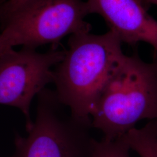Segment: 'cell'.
Returning <instances> with one entry per match:
<instances>
[{"mask_svg":"<svg viewBox=\"0 0 157 157\" xmlns=\"http://www.w3.org/2000/svg\"><path fill=\"white\" fill-rule=\"evenodd\" d=\"M118 36L109 31L70 36L63 59L53 70L59 101L74 117L90 120L101 92L126 56Z\"/></svg>","mask_w":157,"mask_h":157,"instance_id":"1","label":"cell"},{"mask_svg":"<svg viewBox=\"0 0 157 157\" xmlns=\"http://www.w3.org/2000/svg\"><path fill=\"white\" fill-rule=\"evenodd\" d=\"M103 139L124 137L143 120L157 121V63L126 56L101 92L91 115Z\"/></svg>","mask_w":157,"mask_h":157,"instance_id":"2","label":"cell"},{"mask_svg":"<svg viewBox=\"0 0 157 157\" xmlns=\"http://www.w3.org/2000/svg\"><path fill=\"white\" fill-rule=\"evenodd\" d=\"M37 97L36 119L26 136L16 135L11 157H94L91 121L63 111L54 91L45 88Z\"/></svg>","mask_w":157,"mask_h":157,"instance_id":"3","label":"cell"},{"mask_svg":"<svg viewBox=\"0 0 157 157\" xmlns=\"http://www.w3.org/2000/svg\"><path fill=\"white\" fill-rule=\"evenodd\" d=\"M89 14L86 1L29 0L1 21L0 33L8 48L56 45L67 35L89 33Z\"/></svg>","mask_w":157,"mask_h":157,"instance_id":"4","label":"cell"},{"mask_svg":"<svg viewBox=\"0 0 157 157\" xmlns=\"http://www.w3.org/2000/svg\"><path fill=\"white\" fill-rule=\"evenodd\" d=\"M66 50L54 49L45 53L36 49L13 48L0 56V104L15 107L24 114L28 129L33 123L30 107L34 97L53 83L52 67L63 59Z\"/></svg>","mask_w":157,"mask_h":157,"instance_id":"5","label":"cell"},{"mask_svg":"<svg viewBox=\"0 0 157 157\" xmlns=\"http://www.w3.org/2000/svg\"><path fill=\"white\" fill-rule=\"evenodd\" d=\"M90 13L100 15L122 43H146L157 51V21L140 0H87Z\"/></svg>","mask_w":157,"mask_h":157,"instance_id":"6","label":"cell"},{"mask_svg":"<svg viewBox=\"0 0 157 157\" xmlns=\"http://www.w3.org/2000/svg\"><path fill=\"white\" fill-rule=\"evenodd\" d=\"M124 138L140 157H157V121L131 130Z\"/></svg>","mask_w":157,"mask_h":157,"instance_id":"7","label":"cell"},{"mask_svg":"<svg viewBox=\"0 0 157 157\" xmlns=\"http://www.w3.org/2000/svg\"><path fill=\"white\" fill-rule=\"evenodd\" d=\"M130 150L124 136L113 140L102 138L97 141L94 157H130Z\"/></svg>","mask_w":157,"mask_h":157,"instance_id":"8","label":"cell"},{"mask_svg":"<svg viewBox=\"0 0 157 157\" xmlns=\"http://www.w3.org/2000/svg\"><path fill=\"white\" fill-rule=\"evenodd\" d=\"M29 0H6L0 6V22Z\"/></svg>","mask_w":157,"mask_h":157,"instance_id":"9","label":"cell"},{"mask_svg":"<svg viewBox=\"0 0 157 157\" xmlns=\"http://www.w3.org/2000/svg\"><path fill=\"white\" fill-rule=\"evenodd\" d=\"M10 48H8L6 45V43L4 41V40L2 39L1 33H0V56L1 54H2L4 51H6V50H8Z\"/></svg>","mask_w":157,"mask_h":157,"instance_id":"10","label":"cell"},{"mask_svg":"<svg viewBox=\"0 0 157 157\" xmlns=\"http://www.w3.org/2000/svg\"><path fill=\"white\" fill-rule=\"evenodd\" d=\"M140 1L147 8H148L150 5H151V0H140Z\"/></svg>","mask_w":157,"mask_h":157,"instance_id":"11","label":"cell"},{"mask_svg":"<svg viewBox=\"0 0 157 157\" xmlns=\"http://www.w3.org/2000/svg\"><path fill=\"white\" fill-rule=\"evenodd\" d=\"M157 63V51H155L154 52V61Z\"/></svg>","mask_w":157,"mask_h":157,"instance_id":"12","label":"cell"},{"mask_svg":"<svg viewBox=\"0 0 157 157\" xmlns=\"http://www.w3.org/2000/svg\"><path fill=\"white\" fill-rule=\"evenodd\" d=\"M151 4L157 6V0H151Z\"/></svg>","mask_w":157,"mask_h":157,"instance_id":"13","label":"cell"},{"mask_svg":"<svg viewBox=\"0 0 157 157\" xmlns=\"http://www.w3.org/2000/svg\"><path fill=\"white\" fill-rule=\"evenodd\" d=\"M5 1H6V0H0V6H1Z\"/></svg>","mask_w":157,"mask_h":157,"instance_id":"14","label":"cell"}]
</instances>
